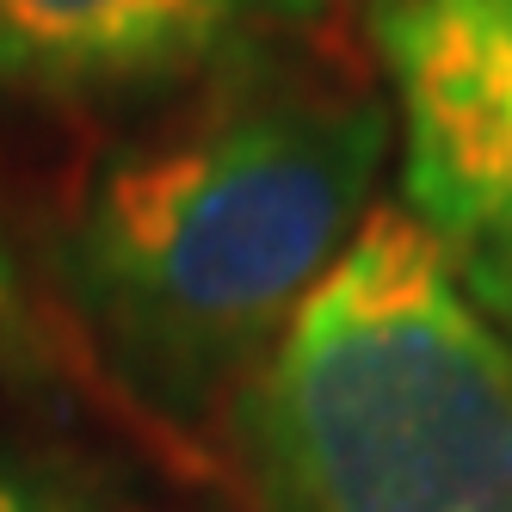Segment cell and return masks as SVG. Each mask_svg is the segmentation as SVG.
Wrapping results in <instances>:
<instances>
[{"mask_svg":"<svg viewBox=\"0 0 512 512\" xmlns=\"http://www.w3.org/2000/svg\"><path fill=\"white\" fill-rule=\"evenodd\" d=\"M383 149L377 87L315 38L161 93L62 198V297L93 352L149 408L204 414L352 247Z\"/></svg>","mask_w":512,"mask_h":512,"instance_id":"1","label":"cell"},{"mask_svg":"<svg viewBox=\"0 0 512 512\" xmlns=\"http://www.w3.org/2000/svg\"><path fill=\"white\" fill-rule=\"evenodd\" d=\"M260 512H512V340L377 204L241 389Z\"/></svg>","mask_w":512,"mask_h":512,"instance_id":"2","label":"cell"},{"mask_svg":"<svg viewBox=\"0 0 512 512\" xmlns=\"http://www.w3.org/2000/svg\"><path fill=\"white\" fill-rule=\"evenodd\" d=\"M401 118V198L512 340V0H364Z\"/></svg>","mask_w":512,"mask_h":512,"instance_id":"3","label":"cell"},{"mask_svg":"<svg viewBox=\"0 0 512 512\" xmlns=\"http://www.w3.org/2000/svg\"><path fill=\"white\" fill-rule=\"evenodd\" d=\"M327 0H0V87L50 105L161 99L235 56L315 38Z\"/></svg>","mask_w":512,"mask_h":512,"instance_id":"4","label":"cell"},{"mask_svg":"<svg viewBox=\"0 0 512 512\" xmlns=\"http://www.w3.org/2000/svg\"><path fill=\"white\" fill-rule=\"evenodd\" d=\"M0 512H99V500L68 469L0 445Z\"/></svg>","mask_w":512,"mask_h":512,"instance_id":"5","label":"cell"},{"mask_svg":"<svg viewBox=\"0 0 512 512\" xmlns=\"http://www.w3.org/2000/svg\"><path fill=\"white\" fill-rule=\"evenodd\" d=\"M44 371V327L25 297V278L7 235H0V377H38Z\"/></svg>","mask_w":512,"mask_h":512,"instance_id":"6","label":"cell"}]
</instances>
